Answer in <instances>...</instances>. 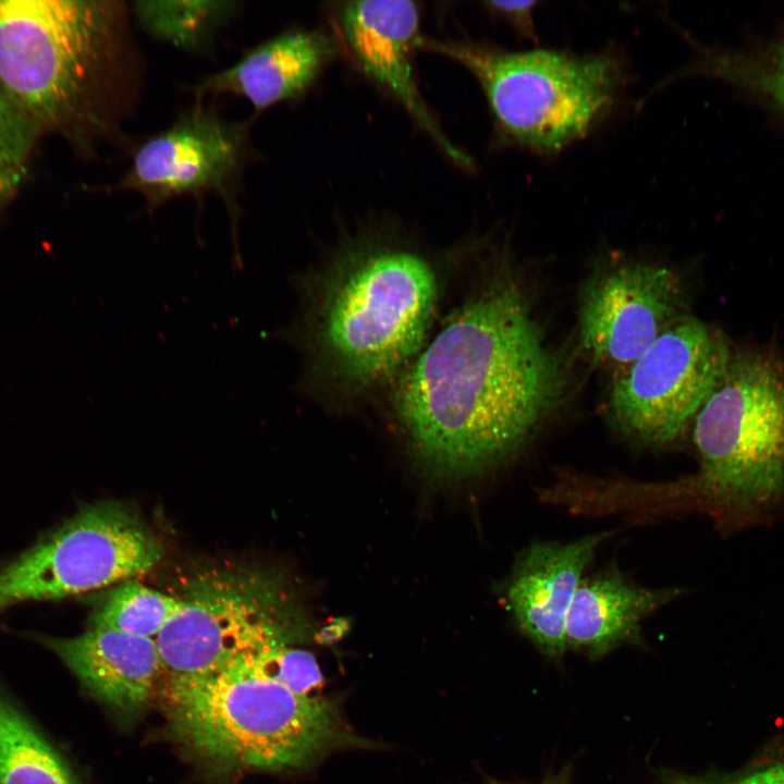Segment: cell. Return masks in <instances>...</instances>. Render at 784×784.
Returning <instances> with one entry per match:
<instances>
[{
	"label": "cell",
	"mask_w": 784,
	"mask_h": 784,
	"mask_svg": "<svg viewBox=\"0 0 784 784\" xmlns=\"http://www.w3.org/2000/svg\"><path fill=\"white\" fill-rule=\"evenodd\" d=\"M684 315L683 285L674 270L656 262L616 261L583 291L580 342L596 364L617 373Z\"/></svg>",
	"instance_id": "obj_11"
},
{
	"label": "cell",
	"mask_w": 784,
	"mask_h": 784,
	"mask_svg": "<svg viewBox=\"0 0 784 784\" xmlns=\"http://www.w3.org/2000/svg\"><path fill=\"white\" fill-rule=\"evenodd\" d=\"M342 35L364 74L395 99L416 124L456 164L473 169L471 157L455 146L430 111L415 75L420 49V9L408 0L339 3Z\"/></svg>",
	"instance_id": "obj_12"
},
{
	"label": "cell",
	"mask_w": 784,
	"mask_h": 784,
	"mask_svg": "<svg viewBox=\"0 0 784 784\" xmlns=\"http://www.w3.org/2000/svg\"><path fill=\"white\" fill-rule=\"evenodd\" d=\"M420 49L469 71L503 142L543 155L586 136L609 112L624 79L621 62L610 52L507 51L425 36Z\"/></svg>",
	"instance_id": "obj_6"
},
{
	"label": "cell",
	"mask_w": 784,
	"mask_h": 784,
	"mask_svg": "<svg viewBox=\"0 0 784 784\" xmlns=\"http://www.w3.org/2000/svg\"><path fill=\"white\" fill-rule=\"evenodd\" d=\"M693 439L697 470L666 482H628L632 513L699 512L730 535L784 514V363L732 351L695 416Z\"/></svg>",
	"instance_id": "obj_2"
},
{
	"label": "cell",
	"mask_w": 784,
	"mask_h": 784,
	"mask_svg": "<svg viewBox=\"0 0 784 784\" xmlns=\"http://www.w3.org/2000/svg\"><path fill=\"white\" fill-rule=\"evenodd\" d=\"M689 75L727 82L784 114V33L748 51L699 49L697 57L671 77Z\"/></svg>",
	"instance_id": "obj_18"
},
{
	"label": "cell",
	"mask_w": 784,
	"mask_h": 784,
	"mask_svg": "<svg viewBox=\"0 0 784 784\" xmlns=\"http://www.w3.org/2000/svg\"><path fill=\"white\" fill-rule=\"evenodd\" d=\"M529 305L513 279H491L404 373L396 412L434 476H471L503 462L563 401L566 362Z\"/></svg>",
	"instance_id": "obj_1"
},
{
	"label": "cell",
	"mask_w": 784,
	"mask_h": 784,
	"mask_svg": "<svg viewBox=\"0 0 784 784\" xmlns=\"http://www.w3.org/2000/svg\"><path fill=\"white\" fill-rule=\"evenodd\" d=\"M249 152L247 125L226 121L198 101L169 127L138 145L128 169L112 188L140 194L149 211L174 197L216 193L230 216L233 268L241 271L236 193Z\"/></svg>",
	"instance_id": "obj_10"
},
{
	"label": "cell",
	"mask_w": 784,
	"mask_h": 784,
	"mask_svg": "<svg viewBox=\"0 0 784 784\" xmlns=\"http://www.w3.org/2000/svg\"><path fill=\"white\" fill-rule=\"evenodd\" d=\"M344 629H346V625L343 623V621L333 622L331 625L327 626L323 630H321V640L332 641L334 638L341 636Z\"/></svg>",
	"instance_id": "obj_25"
},
{
	"label": "cell",
	"mask_w": 784,
	"mask_h": 784,
	"mask_svg": "<svg viewBox=\"0 0 784 784\" xmlns=\"http://www.w3.org/2000/svg\"><path fill=\"white\" fill-rule=\"evenodd\" d=\"M237 10L238 3L233 1H135L131 13L155 39L197 51L211 41Z\"/></svg>",
	"instance_id": "obj_19"
},
{
	"label": "cell",
	"mask_w": 784,
	"mask_h": 784,
	"mask_svg": "<svg viewBox=\"0 0 784 784\" xmlns=\"http://www.w3.org/2000/svg\"><path fill=\"white\" fill-rule=\"evenodd\" d=\"M679 593L673 587H641L616 568L583 579L566 621V646L596 659L637 642L642 621Z\"/></svg>",
	"instance_id": "obj_16"
},
{
	"label": "cell",
	"mask_w": 784,
	"mask_h": 784,
	"mask_svg": "<svg viewBox=\"0 0 784 784\" xmlns=\"http://www.w3.org/2000/svg\"><path fill=\"white\" fill-rule=\"evenodd\" d=\"M0 784H83L1 684Z\"/></svg>",
	"instance_id": "obj_17"
},
{
	"label": "cell",
	"mask_w": 784,
	"mask_h": 784,
	"mask_svg": "<svg viewBox=\"0 0 784 784\" xmlns=\"http://www.w3.org/2000/svg\"><path fill=\"white\" fill-rule=\"evenodd\" d=\"M181 601L155 638L170 678L215 673L273 639L291 636L280 590L258 574L201 575Z\"/></svg>",
	"instance_id": "obj_9"
},
{
	"label": "cell",
	"mask_w": 784,
	"mask_h": 784,
	"mask_svg": "<svg viewBox=\"0 0 784 784\" xmlns=\"http://www.w3.org/2000/svg\"><path fill=\"white\" fill-rule=\"evenodd\" d=\"M336 53L334 39L316 29L280 34L246 52L232 66L204 78L193 91L206 96L232 94L256 112L301 97Z\"/></svg>",
	"instance_id": "obj_15"
},
{
	"label": "cell",
	"mask_w": 784,
	"mask_h": 784,
	"mask_svg": "<svg viewBox=\"0 0 784 784\" xmlns=\"http://www.w3.org/2000/svg\"><path fill=\"white\" fill-rule=\"evenodd\" d=\"M731 352L719 332L684 315L615 375L608 400L612 424L640 444L672 442L712 392Z\"/></svg>",
	"instance_id": "obj_8"
},
{
	"label": "cell",
	"mask_w": 784,
	"mask_h": 784,
	"mask_svg": "<svg viewBox=\"0 0 784 784\" xmlns=\"http://www.w3.org/2000/svg\"><path fill=\"white\" fill-rule=\"evenodd\" d=\"M485 4L493 14L506 20L522 36L536 38L532 23L536 1H489Z\"/></svg>",
	"instance_id": "obj_24"
},
{
	"label": "cell",
	"mask_w": 784,
	"mask_h": 784,
	"mask_svg": "<svg viewBox=\"0 0 784 784\" xmlns=\"http://www.w3.org/2000/svg\"><path fill=\"white\" fill-rule=\"evenodd\" d=\"M289 637L273 639L253 652L256 667L268 678L304 697L322 695L323 677L309 651L292 648Z\"/></svg>",
	"instance_id": "obj_21"
},
{
	"label": "cell",
	"mask_w": 784,
	"mask_h": 784,
	"mask_svg": "<svg viewBox=\"0 0 784 784\" xmlns=\"http://www.w3.org/2000/svg\"><path fill=\"white\" fill-rule=\"evenodd\" d=\"M568 774L566 771H563L560 774L551 775L544 779L541 783L538 784H568ZM491 784H502V783H491Z\"/></svg>",
	"instance_id": "obj_26"
},
{
	"label": "cell",
	"mask_w": 784,
	"mask_h": 784,
	"mask_svg": "<svg viewBox=\"0 0 784 784\" xmlns=\"http://www.w3.org/2000/svg\"><path fill=\"white\" fill-rule=\"evenodd\" d=\"M121 1L0 0V81L45 117L96 99L122 119L136 102L142 60Z\"/></svg>",
	"instance_id": "obj_4"
},
{
	"label": "cell",
	"mask_w": 784,
	"mask_h": 784,
	"mask_svg": "<svg viewBox=\"0 0 784 784\" xmlns=\"http://www.w3.org/2000/svg\"><path fill=\"white\" fill-rule=\"evenodd\" d=\"M97 699L123 714L150 701L163 671L155 638L88 627L74 637L36 635Z\"/></svg>",
	"instance_id": "obj_14"
},
{
	"label": "cell",
	"mask_w": 784,
	"mask_h": 784,
	"mask_svg": "<svg viewBox=\"0 0 784 784\" xmlns=\"http://www.w3.org/2000/svg\"><path fill=\"white\" fill-rule=\"evenodd\" d=\"M664 784H784V751L767 754L730 773L672 774Z\"/></svg>",
	"instance_id": "obj_22"
},
{
	"label": "cell",
	"mask_w": 784,
	"mask_h": 784,
	"mask_svg": "<svg viewBox=\"0 0 784 784\" xmlns=\"http://www.w3.org/2000/svg\"><path fill=\"white\" fill-rule=\"evenodd\" d=\"M25 151L24 125L13 108L0 96V196L17 182Z\"/></svg>",
	"instance_id": "obj_23"
},
{
	"label": "cell",
	"mask_w": 784,
	"mask_h": 784,
	"mask_svg": "<svg viewBox=\"0 0 784 784\" xmlns=\"http://www.w3.org/2000/svg\"><path fill=\"white\" fill-rule=\"evenodd\" d=\"M329 277L315 311L321 365L345 387L364 389L400 369L419 350L437 301L428 260L407 245L353 246Z\"/></svg>",
	"instance_id": "obj_5"
},
{
	"label": "cell",
	"mask_w": 784,
	"mask_h": 784,
	"mask_svg": "<svg viewBox=\"0 0 784 784\" xmlns=\"http://www.w3.org/2000/svg\"><path fill=\"white\" fill-rule=\"evenodd\" d=\"M253 652L211 674L169 678V724L194 755L225 769L282 771L368 745L345 722L339 698L295 694L265 676Z\"/></svg>",
	"instance_id": "obj_3"
},
{
	"label": "cell",
	"mask_w": 784,
	"mask_h": 784,
	"mask_svg": "<svg viewBox=\"0 0 784 784\" xmlns=\"http://www.w3.org/2000/svg\"><path fill=\"white\" fill-rule=\"evenodd\" d=\"M182 601L133 578L119 583L97 602L89 626L156 638Z\"/></svg>",
	"instance_id": "obj_20"
},
{
	"label": "cell",
	"mask_w": 784,
	"mask_h": 784,
	"mask_svg": "<svg viewBox=\"0 0 784 784\" xmlns=\"http://www.w3.org/2000/svg\"><path fill=\"white\" fill-rule=\"evenodd\" d=\"M161 556L159 540L128 507L86 505L0 567V612L119 584L150 571Z\"/></svg>",
	"instance_id": "obj_7"
},
{
	"label": "cell",
	"mask_w": 784,
	"mask_h": 784,
	"mask_svg": "<svg viewBox=\"0 0 784 784\" xmlns=\"http://www.w3.org/2000/svg\"><path fill=\"white\" fill-rule=\"evenodd\" d=\"M610 536L603 531L567 543L537 541L518 558L507 585V602L522 633L547 657L564 656L575 593L598 547Z\"/></svg>",
	"instance_id": "obj_13"
}]
</instances>
